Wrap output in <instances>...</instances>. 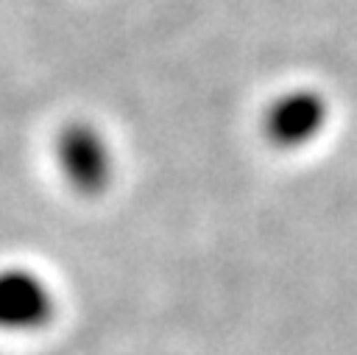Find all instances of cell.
Returning <instances> with one entry per match:
<instances>
[{
  "label": "cell",
  "mask_w": 357,
  "mask_h": 355,
  "mask_svg": "<svg viewBox=\"0 0 357 355\" xmlns=\"http://www.w3.org/2000/svg\"><path fill=\"white\" fill-rule=\"evenodd\" d=\"M59 313L53 285L28 266L0 268V333L31 335L50 327Z\"/></svg>",
  "instance_id": "2"
},
{
  "label": "cell",
  "mask_w": 357,
  "mask_h": 355,
  "mask_svg": "<svg viewBox=\"0 0 357 355\" xmlns=\"http://www.w3.org/2000/svg\"><path fill=\"white\" fill-rule=\"evenodd\" d=\"M329 120V106L315 89H293L279 95L262 117V134L273 148L298 151L315 143Z\"/></svg>",
  "instance_id": "3"
},
{
  "label": "cell",
  "mask_w": 357,
  "mask_h": 355,
  "mask_svg": "<svg viewBox=\"0 0 357 355\" xmlns=\"http://www.w3.org/2000/svg\"><path fill=\"white\" fill-rule=\"evenodd\" d=\"M53 159L64 184L78 196H100L114 179L112 143L92 123H67L53 143Z\"/></svg>",
  "instance_id": "1"
}]
</instances>
